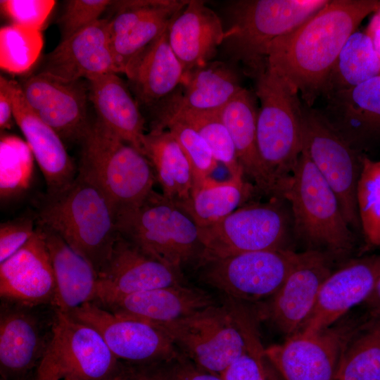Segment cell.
Listing matches in <instances>:
<instances>
[{
  "mask_svg": "<svg viewBox=\"0 0 380 380\" xmlns=\"http://www.w3.org/2000/svg\"><path fill=\"white\" fill-rule=\"evenodd\" d=\"M255 80L260 104L257 146L274 196L291 176L303 151V103L297 91L267 67Z\"/></svg>",
  "mask_w": 380,
  "mask_h": 380,
  "instance_id": "4",
  "label": "cell"
},
{
  "mask_svg": "<svg viewBox=\"0 0 380 380\" xmlns=\"http://www.w3.org/2000/svg\"><path fill=\"white\" fill-rule=\"evenodd\" d=\"M216 304L206 291L184 284L137 292L96 305L117 314L159 325Z\"/></svg>",
  "mask_w": 380,
  "mask_h": 380,
  "instance_id": "26",
  "label": "cell"
},
{
  "mask_svg": "<svg viewBox=\"0 0 380 380\" xmlns=\"http://www.w3.org/2000/svg\"><path fill=\"white\" fill-rule=\"evenodd\" d=\"M87 80L89 100L95 108L97 119L143 153L145 121L127 84L115 72L96 75Z\"/></svg>",
  "mask_w": 380,
  "mask_h": 380,
  "instance_id": "28",
  "label": "cell"
},
{
  "mask_svg": "<svg viewBox=\"0 0 380 380\" xmlns=\"http://www.w3.org/2000/svg\"><path fill=\"white\" fill-rule=\"evenodd\" d=\"M167 37L186 74L212 61L223 44L225 30L218 15L204 1L188 0L170 22Z\"/></svg>",
  "mask_w": 380,
  "mask_h": 380,
  "instance_id": "23",
  "label": "cell"
},
{
  "mask_svg": "<svg viewBox=\"0 0 380 380\" xmlns=\"http://www.w3.org/2000/svg\"><path fill=\"white\" fill-rule=\"evenodd\" d=\"M43 46L41 30L16 24L0 30V66L20 74L28 71L38 59Z\"/></svg>",
  "mask_w": 380,
  "mask_h": 380,
  "instance_id": "39",
  "label": "cell"
},
{
  "mask_svg": "<svg viewBox=\"0 0 380 380\" xmlns=\"http://www.w3.org/2000/svg\"><path fill=\"white\" fill-rule=\"evenodd\" d=\"M173 362L127 363L122 380H175Z\"/></svg>",
  "mask_w": 380,
  "mask_h": 380,
  "instance_id": "45",
  "label": "cell"
},
{
  "mask_svg": "<svg viewBox=\"0 0 380 380\" xmlns=\"http://www.w3.org/2000/svg\"><path fill=\"white\" fill-rule=\"evenodd\" d=\"M109 0H70L58 19L62 40L90 26L111 5Z\"/></svg>",
  "mask_w": 380,
  "mask_h": 380,
  "instance_id": "41",
  "label": "cell"
},
{
  "mask_svg": "<svg viewBox=\"0 0 380 380\" xmlns=\"http://www.w3.org/2000/svg\"><path fill=\"white\" fill-rule=\"evenodd\" d=\"M56 310L53 337L37 372L53 380H110L127 362L110 350L93 327Z\"/></svg>",
  "mask_w": 380,
  "mask_h": 380,
  "instance_id": "9",
  "label": "cell"
},
{
  "mask_svg": "<svg viewBox=\"0 0 380 380\" xmlns=\"http://www.w3.org/2000/svg\"><path fill=\"white\" fill-rule=\"evenodd\" d=\"M123 372L120 376H117V377H115L114 379H110V380H122ZM35 380H53V379H47V378H44V377L36 375Z\"/></svg>",
  "mask_w": 380,
  "mask_h": 380,
  "instance_id": "50",
  "label": "cell"
},
{
  "mask_svg": "<svg viewBox=\"0 0 380 380\" xmlns=\"http://www.w3.org/2000/svg\"><path fill=\"white\" fill-rule=\"evenodd\" d=\"M153 108L176 117L195 129L206 141L216 160L224 165L230 177L244 175L230 134L219 112H199L184 108L170 96L151 108Z\"/></svg>",
  "mask_w": 380,
  "mask_h": 380,
  "instance_id": "36",
  "label": "cell"
},
{
  "mask_svg": "<svg viewBox=\"0 0 380 380\" xmlns=\"http://www.w3.org/2000/svg\"><path fill=\"white\" fill-rule=\"evenodd\" d=\"M367 315L344 317L312 336L296 334L265 348V358L282 380H335L343 353Z\"/></svg>",
  "mask_w": 380,
  "mask_h": 380,
  "instance_id": "14",
  "label": "cell"
},
{
  "mask_svg": "<svg viewBox=\"0 0 380 380\" xmlns=\"http://www.w3.org/2000/svg\"><path fill=\"white\" fill-rule=\"evenodd\" d=\"M109 19H100L63 39L49 53L41 72L75 82L108 73H117L108 38Z\"/></svg>",
  "mask_w": 380,
  "mask_h": 380,
  "instance_id": "22",
  "label": "cell"
},
{
  "mask_svg": "<svg viewBox=\"0 0 380 380\" xmlns=\"http://www.w3.org/2000/svg\"><path fill=\"white\" fill-rule=\"evenodd\" d=\"M380 277V253L349 260L323 283L315 308L297 333L312 336L346 316L369 298Z\"/></svg>",
  "mask_w": 380,
  "mask_h": 380,
  "instance_id": "20",
  "label": "cell"
},
{
  "mask_svg": "<svg viewBox=\"0 0 380 380\" xmlns=\"http://www.w3.org/2000/svg\"><path fill=\"white\" fill-rule=\"evenodd\" d=\"M151 109L156 118L153 127L169 131L186 154L194 182L210 177L218 162L203 138L186 122L158 108Z\"/></svg>",
  "mask_w": 380,
  "mask_h": 380,
  "instance_id": "37",
  "label": "cell"
},
{
  "mask_svg": "<svg viewBox=\"0 0 380 380\" xmlns=\"http://www.w3.org/2000/svg\"><path fill=\"white\" fill-rule=\"evenodd\" d=\"M81 144L79 170L103 190L116 213L139 204L153 190L156 179L148 158L98 119Z\"/></svg>",
  "mask_w": 380,
  "mask_h": 380,
  "instance_id": "7",
  "label": "cell"
},
{
  "mask_svg": "<svg viewBox=\"0 0 380 380\" xmlns=\"http://www.w3.org/2000/svg\"><path fill=\"white\" fill-rule=\"evenodd\" d=\"M254 94L243 88L220 111L233 141L239 163L245 176L251 179L256 189L273 195V184L260 158L256 139L258 108Z\"/></svg>",
  "mask_w": 380,
  "mask_h": 380,
  "instance_id": "30",
  "label": "cell"
},
{
  "mask_svg": "<svg viewBox=\"0 0 380 380\" xmlns=\"http://www.w3.org/2000/svg\"><path fill=\"white\" fill-rule=\"evenodd\" d=\"M66 314L94 328L122 362H173L183 357L162 329L144 320L110 312L94 303Z\"/></svg>",
  "mask_w": 380,
  "mask_h": 380,
  "instance_id": "15",
  "label": "cell"
},
{
  "mask_svg": "<svg viewBox=\"0 0 380 380\" xmlns=\"http://www.w3.org/2000/svg\"><path fill=\"white\" fill-rule=\"evenodd\" d=\"M156 326L169 336L184 357L216 375L220 376L246 350L243 334L228 303Z\"/></svg>",
  "mask_w": 380,
  "mask_h": 380,
  "instance_id": "12",
  "label": "cell"
},
{
  "mask_svg": "<svg viewBox=\"0 0 380 380\" xmlns=\"http://www.w3.org/2000/svg\"><path fill=\"white\" fill-rule=\"evenodd\" d=\"M265 349L260 342H246V350L220 376L224 380H267Z\"/></svg>",
  "mask_w": 380,
  "mask_h": 380,
  "instance_id": "43",
  "label": "cell"
},
{
  "mask_svg": "<svg viewBox=\"0 0 380 380\" xmlns=\"http://www.w3.org/2000/svg\"><path fill=\"white\" fill-rule=\"evenodd\" d=\"M118 233L164 264L182 271L201 260L199 227L177 203L153 190L139 204L116 213Z\"/></svg>",
  "mask_w": 380,
  "mask_h": 380,
  "instance_id": "5",
  "label": "cell"
},
{
  "mask_svg": "<svg viewBox=\"0 0 380 380\" xmlns=\"http://www.w3.org/2000/svg\"><path fill=\"white\" fill-rule=\"evenodd\" d=\"M0 4L2 11L13 24L41 30L56 1L1 0Z\"/></svg>",
  "mask_w": 380,
  "mask_h": 380,
  "instance_id": "42",
  "label": "cell"
},
{
  "mask_svg": "<svg viewBox=\"0 0 380 380\" xmlns=\"http://www.w3.org/2000/svg\"><path fill=\"white\" fill-rule=\"evenodd\" d=\"M175 380H224L220 376L203 371L184 356L175 365Z\"/></svg>",
  "mask_w": 380,
  "mask_h": 380,
  "instance_id": "47",
  "label": "cell"
},
{
  "mask_svg": "<svg viewBox=\"0 0 380 380\" xmlns=\"http://www.w3.org/2000/svg\"><path fill=\"white\" fill-rule=\"evenodd\" d=\"M380 0H329L291 32L269 46L267 68L297 91L312 107L322 96L329 75L349 37Z\"/></svg>",
  "mask_w": 380,
  "mask_h": 380,
  "instance_id": "1",
  "label": "cell"
},
{
  "mask_svg": "<svg viewBox=\"0 0 380 380\" xmlns=\"http://www.w3.org/2000/svg\"><path fill=\"white\" fill-rule=\"evenodd\" d=\"M188 0L113 1L108 23L110 46L117 73L168 27Z\"/></svg>",
  "mask_w": 380,
  "mask_h": 380,
  "instance_id": "18",
  "label": "cell"
},
{
  "mask_svg": "<svg viewBox=\"0 0 380 380\" xmlns=\"http://www.w3.org/2000/svg\"><path fill=\"white\" fill-rule=\"evenodd\" d=\"M332 256L308 250L301 262L269 298L261 315L286 338L298 333L310 316L321 287L332 273Z\"/></svg>",
  "mask_w": 380,
  "mask_h": 380,
  "instance_id": "19",
  "label": "cell"
},
{
  "mask_svg": "<svg viewBox=\"0 0 380 380\" xmlns=\"http://www.w3.org/2000/svg\"><path fill=\"white\" fill-rule=\"evenodd\" d=\"M284 201L272 196L270 201L246 203L220 222L199 228L203 253L198 267L239 253L287 248L293 224Z\"/></svg>",
  "mask_w": 380,
  "mask_h": 380,
  "instance_id": "8",
  "label": "cell"
},
{
  "mask_svg": "<svg viewBox=\"0 0 380 380\" xmlns=\"http://www.w3.org/2000/svg\"><path fill=\"white\" fill-rule=\"evenodd\" d=\"M41 228L56 281L53 305L68 313L85 303L95 302L98 297V275L95 270L60 236Z\"/></svg>",
  "mask_w": 380,
  "mask_h": 380,
  "instance_id": "29",
  "label": "cell"
},
{
  "mask_svg": "<svg viewBox=\"0 0 380 380\" xmlns=\"http://www.w3.org/2000/svg\"><path fill=\"white\" fill-rule=\"evenodd\" d=\"M124 74L139 106L150 108L181 86L185 72L170 45L167 29L129 62Z\"/></svg>",
  "mask_w": 380,
  "mask_h": 380,
  "instance_id": "27",
  "label": "cell"
},
{
  "mask_svg": "<svg viewBox=\"0 0 380 380\" xmlns=\"http://www.w3.org/2000/svg\"><path fill=\"white\" fill-rule=\"evenodd\" d=\"M380 75V56L369 34L355 31L346 42L329 75L322 96L356 87Z\"/></svg>",
  "mask_w": 380,
  "mask_h": 380,
  "instance_id": "34",
  "label": "cell"
},
{
  "mask_svg": "<svg viewBox=\"0 0 380 380\" xmlns=\"http://www.w3.org/2000/svg\"><path fill=\"white\" fill-rule=\"evenodd\" d=\"M33 154L27 142L4 136L0 142V194L1 198L18 194L29 185Z\"/></svg>",
  "mask_w": 380,
  "mask_h": 380,
  "instance_id": "40",
  "label": "cell"
},
{
  "mask_svg": "<svg viewBox=\"0 0 380 380\" xmlns=\"http://www.w3.org/2000/svg\"><path fill=\"white\" fill-rule=\"evenodd\" d=\"M14 80L0 77V127L10 129L12 126L13 94Z\"/></svg>",
  "mask_w": 380,
  "mask_h": 380,
  "instance_id": "46",
  "label": "cell"
},
{
  "mask_svg": "<svg viewBox=\"0 0 380 380\" xmlns=\"http://www.w3.org/2000/svg\"><path fill=\"white\" fill-rule=\"evenodd\" d=\"M303 151L334 191L350 227L361 234L357 188L364 154L343 137L322 111L304 103Z\"/></svg>",
  "mask_w": 380,
  "mask_h": 380,
  "instance_id": "10",
  "label": "cell"
},
{
  "mask_svg": "<svg viewBox=\"0 0 380 380\" xmlns=\"http://www.w3.org/2000/svg\"><path fill=\"white\" fill-rule=\"evenodd\" d=\"M244 175L220 182L210 177L194 181L190 199L182 208L199 228L213 225L234 213L253 195V184Z\"/></svg>",
  "mask_w": 380,
  "mask_h": 380,
  "instance_id": "33",
  "label": "cell"
},
{
  "mask_svg": "<svg viewBox=\"0 0 380 380\" xmlns=\"http://www.w3.org/2000/svg\"><path fill=\"white\" fill-rule=\"evenodd\" d=\"M307 252L288 248L247 252L209 260L199 267L204 281L229 299L257 302L271 298Z\"/></svg>",
  "mask_w": 380,
  "mask_h": 380,
  "instance_id": "11",
  "label": "cell"
},
{
  "mask_svg": "<svg viewBox=\"0 0 380 380\" xmlns=\"http://www.w3.org/2000/svg\"><path fill=\"white\" fill-rule=\"evenodd\" d=\"M365 303L369 311H380V277L372 293Z\"/></svg>",
  "mask_w": 380,
  "mask_h": 380,
  "instance_id": "48",
  "label": "cell"
},
{
  "mask_svg": "<svg viewBox=\"0 0 380 380\" xmlns=\"http://www.w3.org/2000/svg\"><path fill=\"white\" fill-rule=\"evenodd\" d=\"M357 188L361 234L368 247H380V160L362 156Z\"/></svg>",
  "mask_w": 380,
  "mask_h": 380,
  "instance_id": "38",
  "label": "cell"
},
{
  "mask_svg": "<svg viewBox=\"0 0 380 380\" xmlns=\"http://www.w3.org/2000/svg\"><path fill=\"white\" fill-rule=\"evenodd\" d=\"M56 281L40 227L18 252L0 263L1 300L28 305H53Z\"/></svg>",
  "mask_w": 380,
  "mask_h": 380,
  "instance_id": "21",
  "label": "cell"
},
{
  "mask_svg": "<svg viewBox=\"0 0 380 380\" xmlns=\"http://www.w3.org/2000/svg\"><path fill=\"white\" fill-rule=\"evenodd\" d=\"M325 98L322 113L354 148L380 141V75Z\"/></svg>",
  "mask_w": 380,
  "mask_h": 380,
  "instance_id": "25",
  "label": "cell"
},
{
  "mask_svg": "<svg viewBox=\"0 0 380 380\" xmlns=\"http://www.w3.org/2000/svg\"><path fill=\"white\" fill-rule=\"evenodd\" d=\"M329 0H240L230 3V26L223 44L246 73L255 77L267 66L270 44L307 20Z\"/></svg>",
  "mask_w": 380,
  "mask_h": 380,
  "instance_id": "6",
  "label": "cell"
},
{
  "mask_svg": "<svg viewBox=\"0 0 380 380\" xmlns=\"http://www.w3.org/2000/svg\"><path fill=\"white\" fill-rule=\"evenodd\" d=\"M37 222L60 236L93 267L97 275L108 259L118 234L113 203L96 182L80 170L70 184L48 194Z\"/></svg>",
  "mask_w": 380,
  "mask_h": 380,
  "instance_id": "2",
  "label": "cell"
},
{
  "mask_svg": "<svg viewBox=\"0 0 380 380\" xmlns=\"http://www.w3.org/2000/svg\"><path fill=\"white\" fill-rule=\"evenodd\" d=\"M144 155L151 163L163 194L181 207L190 199L193 173L182 147L165 129L153 127L142 141Z\"/></svg>",
  "mask_w": 380,
  "mask_h": 380,
  "instance_id": "31",
  "label": "cell"
},
{
  "mask_svg": "<svg viewBox=\"0 0 380 380\" xmlns=\"http://www.w3.org/2000/svg\"><path fill=\"white\" fill-rule=\"evenodd\" d=\"M13 114L44 175L48 194H55L70 184L77 175L76 170L64 141L28 106L16 81Z\"/></svg>",
  "mask_w": 380,
  "mask_h": 380,
  "instance_id": "24",
  "label": "cell"
},
{
  "mask_svg": "<svg viewBox=\"0 0 380 380\" xmlns=\"http://www.w3.org/2000/svg\"><path fill=\"white\" fill-rule=\"evenodd\" d=\"M181 89L170 95L180 107L219 112L243 87L236 71L222 61H210L184 75Z\"/></svg>",
  "mask_w": 380,
  "mask_h": 380,
  "instance_id": "32",
  "label": "cell"
},
{
  "mask_svg": "<svg viewBox=\"0 0 380 380\" xmlns=\"http://www.w3.org/2000/svg\"><path fill=\"white\" fill-rule=\"evenodd\" d=\"M276 197L289 204L293 234L308 246V250L333 257L350 254L355 248V234L345 220L336 195L305 151Z\"/></svg>",
  "mask_w": 380,
  "mask_h": 380,
  "instance_id": "3",
  "label": "cell"
},
{
  "mask_svg": "<svg viewBox=\"0 0 380 380\" xmlns=\"http://www.w3.org/2000/svg\"><path fill=\"white\" fill-rule=\"evenodd\" d=\"M265 367L267 380H279L277 373L267 359L265 361Z\"/></svg>",
  "mask_w": 380,
  "mask_h": 380,
  "instance_id": "49",
  "label": "cell"
},
{
  "mask_svg": "<svg viewBox=\"0 0 380 380\" xmlns=\"http://www.w3.org/2000/svg\"><path fill=\"white\" fill-rule=\"evenodd\" d=\"M56 315L53 305L1 300V380H35L53 337Z\"/></svg>",
  "mask_w": 380,
  "mask_h": 380,
  "instance_id": "13",
  "label": "cell"
},
{
  "mask_svg": "<svg viewBox=\"0 0 380 380\" xmlns=\"http://www.w3.org/2000/svg\"><path fill=\"white\" fill-rule=\"evenodd\" d=\"M181 270L155 258L118 234L106 264L98 274V297L101 304L144 291L184 284Z\"/></svg>",
  "mask_w": 380,
  "mask_h": 380,
  "instance_id": "17",
  "label": "cell"
},
{
  "mask_svg": "<svg viewBox=\"0 0 380 380\" xmlns=\"http://www.w3.org/2000/svg\"><path fill=\"white\" fill-rule=\"evenodd\" d=\"M28 106L67 142H80L91 122L87 116L88 87L38 72L19 83Z\"/></svg>",
  "mask_w": 380,
  "mask_h": 380,
  "instance_id": "16",
  "label": "cell"
},
{
  "mask_svg": "<svg viewBox=\"0 0 380 380\" xmlns=\"http://www.w3.org/2000/svg\"><path fill=\"white\" fill-rule=\"evenodd\" d=\"M335 380H380V311H369L348 342Z\"/></svg>",
  "mask_w": 380,
  "mask_h": 380,
  "instance_id": "35",
  "label": "cell"
},
{
  "mask_svg": "<svg viewBox=\"0 0 380 380\" xmlns=\"http://www.w3.org/2000/svg\"><path fill=\"white\" fill-rule=\"evenodd\" d=\"M37 226L30 218H20L0 225V263L18 252L32 237Z\"/></svg>",
  "mask_w": 380,
  "mask_h": 380,
  "instance_id": "44",
  "label": "cell"
}]
</instances>
